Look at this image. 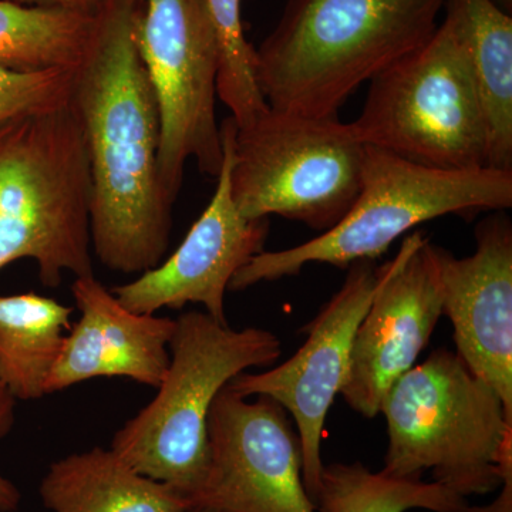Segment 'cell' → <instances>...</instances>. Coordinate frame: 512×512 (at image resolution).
Here are the masks:
<instances>
[{"label": "cell", "instance_id": "3", "mask_svg": "<svg viewBox=\"0 0 512 512\" xmlns=\"http://www.w3.org/2000/svg\"><path fill=\"white\" fill-rule=\"evenodd\" d=\"M380 413L389 476L421 480L431 471L434 483L464 498L493 493L512 477V417L456 352L434 350L404 373Z\"/></svg>", "mask_w": 512, "mask_h": 512}, {"label": "cell", "instance_id": "10", "mask_svg": "<svg viewBox=\"0 0 512 512\" xmlns=\"http://www.w3.org/2000/svg\"><path fill=\"white\" fill-rule=\"evenodd\" d=\"M255 400L231 387L208 417L210 466L195 508L217 512H316L302 478L298 431L268 396Z\"/></svg>", "mask_w": 512, "mask_h": 512}, {"label": "cell", "instance_id": "24", "mask_svg": "<svg viewBox=\"0 0 512 512\" xmlns=\"http://www.w3.org/2000/svg\"><path fill=\"white\" fill-rule=\"evenodd\" d=\"M33 8L69 10V12L87 13L96 15L106 0H6Z\"/></svg>", "mask_w": 512, "mask_h": 512}, {"label": "cell", "instance_id": "4", "mask_svg": "<svg viewBox=\"0 0 512 512\" xmlns=\"http://www.w3.org/2000/svg\"><path fill=\"white\" fill-rule=\"evenodd\" d=\"M168 350L157 396L117 431L111 450L136 473L194 504L210 466L208 417L215 397L245 370L274 366L282 342L269 330H235L207 312L190 311L175 319Z\"/></svg>", "mask_w": 512, "mask_h": 512}, {"label": "cell", "instance_id": "16", "mask_svg": "<svg viewBox=\"0 0 512 512\" xmlns=\"http://www.w3.org/2000/svg\"><path fill=\"white\" fill-rule=\"evenodd\" d=\"M53 512H188L194 504L175 488L136 473L113 450L96 447L56 461L40 484Z\"/></svg>", "mask_w": 512, "mask_h": 512}, {"label": "cell", "instance_id": "9", "mask_svg": "<svg viewBox=\"0 0 512 512\" xmlns=\"http://www.w3.org/2000/svg\"><path fill=\"white\" fill-rule=\"evenodd\" d=\"M133 36L157 97L158 175L174 205L188 161L217 178L224 160L217 40L204 0H137Z\"/></svg>", "mask_w": 512, "mask_h": 512}, {"label": "cell", "instance_id": "2", "mask_svg": "<svg viewBox=\"0 0 512 512\" xmlns=\"http://www.w3.org/2000/svg\"><path fill=\"white\" fill-rule=\"evenodd\" d=\"M447 0H288L255 49L259 89L271 109L338 116L376 74L436 33Z\"/></svg>", "mask_w": 512, "mask_h": 512}, {"label": "cell", "instance_id": "21", "mask_svg": "<svg viewBox=\"0 0 512 512\" xmlns=\"http://www.w3.org/2000/svg\"><path fill=\"white\" fill-rule=\"evenodd\" d=\"M218 47V99L239 128L269 109L255 73V47L242 23V0H204Z\"/></svg>", "mask_w": 512, "mask_h": 512}, {"label": "cell", "instance_id": "5", "mask_svg": "<svg viewBox=\"0 0 512 512\" xmlns=\"http://www.w3.org/2000/svg\"><path fill=\"white\" fill-rule=\"evenodd\" d=\"M92 177L72 104L0 131V269L32 259L46 288L93 274Z\"/></svg>", "mask_w": 512, "mask_h": 512}, {"label": "cell", "instance_id": "6", "mask_svg": "<svg viewBox=\"0 0 512 512\" xmlns=\"http://www.w3.org/2000/svg\"><path fill=\"white\" fill-rule=\"evenodd\" d=\"M512 207V171H451L426 167L366 146L362 187L355 204L329 231L282 251H264L239 269L229 291L298 275L309 264L348 269L375 261L413 228L446 215Z\"/></svg>", "mask_w": 512, "mask_h": 512}, {"label": "cell", "instance_id": "26", "mask_svg": "<svg viewBox=\"0 0 512 512\" xmlns=\"http://www.w3.org/2000/svg\"><path fill=\"white\" fill-rule=\"evenodd\" d=\"M501 9H504L505 12H512V0H494Z\"/></svg>", "mask_w": 512, "mask_h": 512}, {"label": "cell", "instance_id": "12", "mask_svg": "<svg viewBox=\"0 0 512 512\" xmlns=\"http://www.w3.org/2000/svg\"><path fill=\"white\" fill-rule=\"evenodd\" d=\"M235 133L237 123L228 117L221 124L224 160L217 188L177 251L133 282L111 289L128 311L154 315L164 308L201 303L212 318L228 323L225 292L239 269L265 251L269 234V218L248 220L232 200L229 175Z\"/></svg>", "mask_w": 512, "mask_h": 512}, {"label": "cell", "instance_id": "11", "mask_svg": "<svg viewBox=\"0 0 512 512\" xmlns=\"http://www.w3.org/2000/svg\"><path fill=\"white\" fill-rule=\"evenodd\" d=\"M373 261L348 268L342 288L303 329L308 333L298 352L268 372L241 373L228 386L242 397L268 396L291 414L302 451V478L312 501L322 476V440L326 419L348 377L357 328L379 288Z\"/></svg>", "mask_w": 512, "mask_h": 512}, {"label": "cell", "instance_id": "13", "mask_svg": "<svg viewBox=\"0 0 512 512\" xmlns=\"http://www.w3.org/2000/svg\"><path fill=\"white\" fill-rule=\"evenodd\" d=\"M379 288L353 340L343 400L373 419L386 393L416 366L443 315V296L421 232L404 238L392 259L379 268Z\"/></svg>", "mask_w": 512, "mask_h": 512}, {"label": "cell", "instance_id": "18", "mask_svg": "<svg viewBox=\"0 0 512 512\" xmlns=\"http://www.w3.org/2000/svg\"><path fill=\"white\" fill-rule=\"evenodd\" d=\"M72 313L70 306L37 293L0 295V379L16 400L46 396Z\"/></svg>", "mask_w": 512, "mask_h": 512}, {"label": "cell", "instance_id": "20", "mask_svg": "<svg viewBox=\"0 0 512 512\" xmlns=\"http://www.w3.org/2000/svg\"><path fill=\"white\" fill-rule=\"evenodd\" d=\"M318 512H470L467 498L439 483L373 473L360 461L323 467Z\"/></svg>", "mask_w": 512, "mask_h": 512}, {"label": "cell", "instance_id": "23", "mask_svg": "<svg viewBox=\"0 0 512 512\" xmlns=\"http://www.w3.org/2000/svg\"><path fill=\"white\" fill-rule=\"evenodd\" d=\"M16 399L0 379V439L12 430L15 423ZM22 495L12 481L0 474V512L18 511Z\"/></svg>", "mask_w": 512, "mask_h": 512}, {"label": "cell", "instance_id": "8", "mask_svg": "<svg viewBox=\"0 0 512 512\" xmlns=\"http://www.w3.org/2000/svg\"><path fill=\"white\" fill-rule=\"evenodd\" d=\"M366 144L338 116L269 107L234 138L231 195L248 220L279 215L326 232L355 204Z\"/></svg>", "mask_w": 512, "mask_h": 512}, {"label": "cell", "instance_id": "15", "mask_svg": "<svg viewBox=\"0 0 512 512\" xmlns=\"http://www.w3.org/2000/svg\"><path fill=\"white\" fill-rule=\"evenodd\" d=\"M80 318L67 333L47 394L97 377H126L157 389L170 365L175 319L128 311L94 275L72 286Z\"/></svg>", "mask_w": 512, "mask_h": 512}, {"label": "cell", "instance_id": "1", "mask_svg": "<svg viewBox=\"0 0 512 512\" xmlns=\"http://www.w3.org/2000/svg\"><path fill=\"white\" fill-rule=\"evenodd\" d=\"M136 5L101 6L72 93L92 177V248L101 264L121 274L160 264L173 225L174 205L158 175L160 111L134 42Z\"/></svg>", "mask_w": 512, "mask_h": 512}, {"label": "cell", "instance_id": "17", "mask_svg": "<svg viewBox=\"0 0 512 512\" xmlns=\"http://www.w3.org/2000/svg\"><path fill=\"white\" fill-rule=\"evenodd\" d=\"M466 40L487 130V167L512 171V16L494 0H447Z\"/></svg>", "mask_w": 512, "mask_h": 512}, {"label": "cell", "instance_id": "27", "mask_svg": "<svg viewBox=\"0 0 512 512\" xmlns=\"http://www.w3.org/2000/svg\"><path fill=\"white\" fill-rule=\"evenodd\" d=\"M188 512H217V511L211 510V508H194V510H191Z\"/></svg>", "mask_w": 512, "mask_h": 512}, {"label": "cell", "instance_id": "14", "mask_svg": "<svg viewBox=\"0 0 512 512\" xmlns=\"http://www.w3.org/2000/svg\"><path fill=\"white\" fill-rule=\"evenodd\" d=\"M503 212L478 224L473 255L457 258L430 241L429 254L457 355L512 417V224Z\"/></svg>", "mask_w": 512, "mask_h": 512}, {"label": "cell", "instance_id": "25", "mask_svg": "<svg viewBox=\"0 0 512 512\" xmlns=\"http://www.w3.org/2000/svg\"><path fill=\"white\" fill-rule=\"evenodd\" d=\"M501 493L493 504L485 507H471L470 512H512V477L504 478Z\"/></svg>", "mask_w": 512, "mask_h": 512}, {"label": "cell", "instance_id": "19", "mask_svg": "<svg viewBox=\"0 0 512 512\" xmlns=\"http://www.w3.org/2000/svg\"><path fill=\"white\" fill-rule=\"evenodd\" d=\"M94 26L96 15L0 0V66L18 72L76 69Z\"/></svg>", "mask_w": 512, "mask_h": 512}, {"label": "cell", "instance_id": "7", "mask_svg": "<svg viewBox=\"0 0 512 512\" xmlns=\"http://www.w3.org/2000/svg\"><path fill=\"white\" fill-rule=\"evenodd\" d=\"M352 127L366 146L439 170L487 167V130L466 40L444 10L436 33L370 80Z\"/></svg>", "mask_w": 512, "mask_h": 512}, {"label": "cell", "instance_id": "22", "mask_svg": "<svg viewBox=\"0 0 512 512\" xmlns=\"http://www.w3.org/2000/svg\"><path fill=\"white\" fill-rule=\"evenodd\" d=\"M76 69L18 72L0 66V131L69 103Z\"/></svg>", "mask_w": 512, "mask_h": 512}]
</instances>
